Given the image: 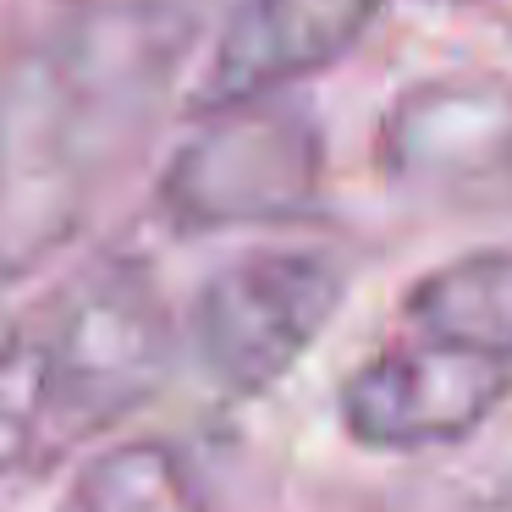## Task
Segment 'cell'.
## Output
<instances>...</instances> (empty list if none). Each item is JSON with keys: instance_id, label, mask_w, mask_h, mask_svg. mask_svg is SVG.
Segmentation results:
<instances>
[{"instance_id": "cell-1", "label": "cell", "mask_w": 512, "mask_h": 512, "mask_svg": "<svg viewBox=\"0 0 512 512\" xmlns=\"http://www.w3.org/2000/svg\"><path fill=\"white\" fill-rule=\"evenodd\" d=\"M188 28L149 0L78 6L0 72V287L78 237L105 166L166 89Z\"/></svg>"}, {"instance_id": "cell-2", "label": "cell", "mask_w": 512, "mask_h": 512, "mask_svg": "<svg viewBox=\"0 0 512 512\" xmlns=\"http://www.w3.org/2000/svg\"><path fill=\"white\" fill-rule=\"evenodd\" d=\"M171 369V314L133 259H100L0 325V479L45 474Z\"/></svg>"}, {"instance_id": "cell-3", "label": "cell", "mask_w": 512, "mask_h": 512, "mask_svg": "<svg viewBox=\"0 0 512 512\" xmlns=\"http://www.w3.org/2000/svg\"><path fill=\"white\" fill-rule=\"evenodd\" d=\"M325 188V138L303 105L248 100L204 127L160 171V210L182 232L287 226L314 215Z\"/></svg>"}, {"instance_id": "cell-4", "label": "cell", "mask_w": 512, "mask_h": 512, "mask_svg": "<svg viewBox=\"0 0 512 512\" xmlns=\"http://www.w3.org/2000/svg\"><path fill=\"white\" fill-rule=\"evenodd\" d=\"M347 298L325 248H248L193 298V353L226 397H259L303 364Z\"/></svg>"}, {"instance_id": "cell-5", "label": "cell", "mask_w": 512, "mask_h": 512, "mask_svg": "<svg viewBox=\"0 0 512 512\" xmlns=\"http://www.w3.org/2000/svg\"><path fill=\"white\" fill-rule=\"evenodd\" d=\"M512 397V364L446 336L408 331L369 353L336 391L347 441L369 452H430L468 441Z\"/></svg>"}, {"instance_id": "cell-6", "label": "cell", "mask_w": 512, "mask_h": 512, "mask_svg": "<svg viewBox=\"0 0 512 512\" xmlns=\"http://www.w3.org/2000/svg\"><path fill=\"white\" fill-rule=\"evenodd\" d=\"M380 166L397 188L435 199H512V78L441 72L391 100Z\"/></svg>"}, {"instance_id": "cell-7", "label": "cell", "mask_w": 512, "mask_h": 512, "mask_svg": "<svg viewBox=\"0 0 512 512\" xmlns=\"http://www.w3.org/2000/svg\"><path fill=\"white\" fill-rule=\"evenodd\" d=\"M386 0H237L193 83V111L215 116L336 67L375 28Z\"/></svg>"}, {"instance_id": "cell-8", "label": "cell", "mask_w": 512, "mask_h": 512, "mask_svg": "<svg viewBox=\"0 0 512 512\" xmlns=\"http://www.w3.org/2000/svg\"><path fill=\"white\" fill-rule=\"evenodd\" d=\"M402 320L512 364V248H474L424 270L402 292Z\"/></svg>"}, {"instance_id": "cell-9", "label": "cell", "mask_w": 512, "mask_h": 512, "mask_svg": "<svg viewBox=\"0 0 512 512\" xmlns=\"http://www.w3.org/2000/svg\"><path fill=\"white\" fill-rule=\"evenodd\" d=\"M61 512H210V501L177 446L127 441L72 479Z\"/></svg>"}, {"instance_id": "cell-10", "label": "cell", "mask_w": 512, "mask_h": 512, "mask_svg": "<svg viewBox=\"0 0 512 512\" xmlns=\"http://www.w3.org/2000/svg\"><path fill=\"white\" fill-rule=\"evenodd\" d=\"M441 6H479V0H441Z\"/></svg>"}]
</instances>
